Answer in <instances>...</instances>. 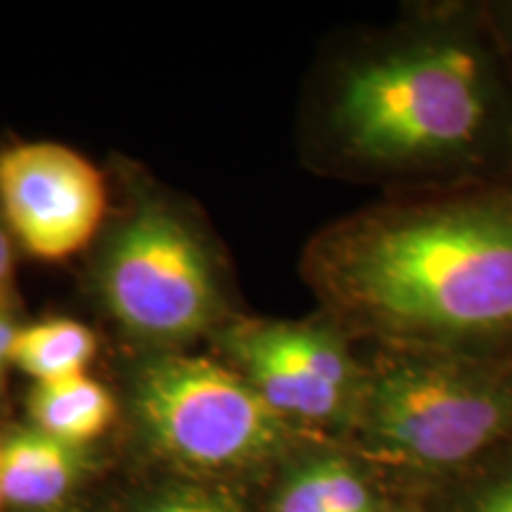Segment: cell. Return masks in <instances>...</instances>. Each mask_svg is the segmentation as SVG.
I'll return each mask as SVG.
<instances>
[{
    "label": "cell",
    "mask_w": 512,
    "mask_h": 512,
    "mask_svg": "<svg viewBox=\"0 0 512 512\" xmlns=\"http://www.w3.org/2000/svg\"><path fill=\"white\" fill-rule=\"evenodd\" d=\"M320 124L332 162L413 195L512 178V76L484 0L430 5L339 62Z\"/></svg>",
    "instance_id": "1"
},
{
    "label": "cell",
    "mask_w": 512,
    "mask_h": 512,
    "mask_svg": "<svg viewBox=\"0 0 512 512\" xmlns=\"http://www.w3.org/2000/svg\"><path fill=\"white\" fill-rule=\"evenodd\" d=\"M309 275L328 316L370 344L512 356V178L337 223Z\"/></svg>",
    "instance_id": "2"
},
{
    "label": "cell",
    "mask_w": 512,
    "mask_h": 512,
    "mask_svg": "<svg viewBox=\"0 0 512 512\" xmlns=\"http://www.w3.org/2000/svg\"><path fill=\"white\" fill-rule=\"evenodd\" d=\"M354 413L375 463L458 477L512 441V356L373 344Z\"/></svg>",
    "instance_id": "3"
},
{
    "label": "cell",
    "mask_w": 512,
    "mask_h": 512,
    "mask_svg": "<svg viewBox=\"0 0 512 512\" xmlns=\"http://www.w3.org/2000/svg\"><path fill=\"white\" fill-rule=\"evenodd\" d=\"M136 408L164 453L207 470L271 456L285 437L287 420L252 382L207 358L147 363L136 382Z\"/></svg>",
    "instance_id": "4"
},
{
    "label": "cell",
    "mask_w": 512,
    "mask_h": 512,
    "mask_svg": "<svg viewBox=\"0 0 512 512\" xmlns=\"http://www.w3.org/2000/svg\"><path fill=\"white\" fill-rule=\"evenodd\" d=\"M102 292L124 328L157 342L200 335L219 309V290L200 242L155 204H145L114 238Z\"/></svg>",
    "instance_id": "5"
},
{
    "label": "cell",
    "mask_w": 512,
    "mask_h": 512,
    "mask_svg": "<svg viewBox=\"0 0 512 512\" xmlns=\"http://www.w3.org/2000/svg\"><path fill=\"white\" fill-rule=\"evenodd\" d=\"M335 318L309 323H259L233 332L230 349L247 380L283 418L351 422L363 363Z\"/></svg>",
    "instance_id": "6"
},
{
    "label": "cell",
    "mask_w": 512,
    "mask_h": 512,
    "mask_svg": "<svg viewBox=\"0 0 512 512\" xmlns=\"http://www.w3.org/2000/svg\"><path fill=\"white\" fill-rule=\"evenodd\" d=\"M0 207L19 245L43 261H62L98 233L107 207L100 171L57 143L0 152Z\"/></svg>",
    "instance_id": "7"
},
{
    "label": "cell",
    "mask_w": 512,
    "mask_h": 512,
    "mask_svg": "<svg viewBox=\"0 0 512 512\" xmlns=\"http://www.w3.org/2000/svg\"><path fill=\"white\" fill-rule=\"evenodd\" d=\"M76 446L31 430L0 444V482L5 503L17 508H48L67 496L79 475Z\"/></svg>",
    "instance_id": "8"
},
{
    "label": "cell",
    "mask_w": 512,
    "mask_h": 512,
    "mask_svg": "<svg viewBox=\"0 0 512 512\" xmlns=\"http://www.w3.org/2000/svg\"><path fill=\"white\" fill-rule=\"evenodd\" d=\"M29 413L38 432L79 448L107 430L114 418V399L100 382L81 373L38 382Z\"/></svg>",
    "instance_id": "9"
},
{
    "label": "cell",
    "mask_w": 512,
    "mask_h": 512,
    "mask_svg": "<svg viewBox=\"0 0 512 512\" xmlns=\"http://www.w3.org/2000/svg\"><path fill=\"white\" fill-rule=\"evenodd\" d=\"M95 356V335L76 320H43L17 330L12 363L38 382L86 373Z\"/></svg>",
    "instance_id": "10"
},
{
    "label": "cell",
    "mask_w": 512,
    "mask_h": 512,
    "mask_svg": "<svg viewBox=\"0 0 512 512\" xmlns=\"http://www.w3.org/2000/svg\"><path fill=\"white\" fill-rule=\"evenodd\" d=\"M501 467L486 475L475 491L465 498L463 512H512V441Z\"/></svg>",
    "instance_id": "11"
},
{
    "label": "cell",
    "mask_w": 512,
    "mask_h": 512,
    "mask_svg": "<svg viewBox=\"0 0 512 512\" xmlns=\"http://www.w3.org/2000/svg\"><path fill=\"white\" fill-rule=\"evenodd\" d=\"M275 512H330L320 491L318 475L313 463L294 475L283 491H280Z\"/></svg>",
    "instance_id": "12"
},
{
    "label": "cell",
    "mask_w": 512,
    "mask_h": 512,
    "mask_svg": "<svg viewBox=\"0 0 512 512\" xmlns=\"http://www.w3.org/2000/svg\"><path fill=\"white\" fill-rule=\"evenodd\" d=\"M147 512H238L233 503L223 501L221 496L200 494V491H188V494H174Z\"/></svg>",
    "instance_id": "13"
},
{
    "label": "cell",
    "mask_w": 512,
    "mask_h": 512,
    "mask_svg": "<svg viewBox=\"0 0 512 512\" xmlns=\"http://www.w3.org/2000/svg\"><path fill=\"white\" fill-rule=\"evenodd\" d=\"M484 10L501 48L505 67L512 76V0H484Z\"/></svg>",
    "instance_id": "14"
},
{
    "label": "cell",
    "mask_w": 512,
    "mask_h": 512,
    "mask_svg": "<svg viewBox=\"0 0 512 512\" xmlns=\"http://www.w3.org/2000/svg\"><path fill=\"white\" fill-rule=\"evenodd\" d=\"M17 328L12 325L8 313L0 309V389H3L5 382V370L12 363V347H15Z\"/></svg>",
    "instance_id": "15"
},
{
    "label": "cell",
    "mask_w": 512,
    "mask_h": 512,
    "mask_svg": "<svg viewBox=\"0 0 512 512\" xmlns=\"http://www.w3.org/2000/svg\"><path fill=\"white\" fill-rule=\"evenodd\" d=\"M3 503H5V498H3V482H0V508H3Z\"/></svg>",
    "instance_id": "16"
}]
</instances>
